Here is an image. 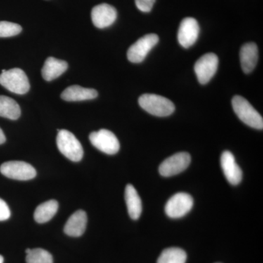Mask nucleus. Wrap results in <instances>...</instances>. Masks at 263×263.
<instances>
[{
	"instance_id": "1",
	"label": "nucleus",
	"mask_w": 263,
	"mask_h": 263,
	"mask_svg": "<svg viewBox=\"0 0 263 263\" xmlns=\"http://www.w3.org/2000/svg\"><path fill=\"white\" fill-rule=\"evenodd\" d=\"M138 103L143 110L156 117H168L174 113V104L169 99L154 94H144L138 99Z\"/></svg>"
},
{
	"instance_id": "2",
	"label": "nucleus",
	"mask_w": 263,
	"mask_h": 263,
	"mask_svg": "<svg viewBox=\"0 0 263 263\" xmlns=\"http://www.w3.org/2000/svg\"><path fill=\"white\" fill-rule=\"evenodd\" d=\"M232 106L241 122L254 129H262V116L249 103L248 100L243 97L236 95L232 100Z\"/></svg>"
},
{
	"instance_id": "3",
	"label": "nucleus",
	"mask_w": 263,
	"mask_h": 263,
	"mask_svg": "<svg viewBox=\"0 0 263 263\" xmlns=\"http://www.w3.org/2000/svg\"><path fill=\"white\" fill-rule=\"evenodd\" d=\"M57 144L62 155L72 162H79L84 156L80 142L72 133L66 129H58Z\"/></svg>"
},
{
	"instance_id": "4",
	"label": "nucleus",
	"mask_w": 263,
	"mask_h": 263,
	"mask_svg": "<svg viewBox=\"0 0 263 263\" xmlns=\"http://www.w3.org/2000/svg\"><path fill=\"white\" fill-rule=\"evenodd\" d=\"M0 84L8 91L18 95L26 94L30 89L28 77L20 68L10 69L2 72Z\"/></svg>"
},
{
	"instance_id": "5",
	"label": "nucleus",
	"mask_w": 263,
	"mask_h": 263,
	"mask_svg": "<svg viewBox=\"0 0 263 263\" xmlns=\"http://www.w3.org/2000/svg\"><path fill=\"white\" fill-rule=\"evenodd\" d=\"M89 141L95 148L109 155H115L120 148L117 136L108 129L93 132L89 135Z\"/></svg>"
},
{
	"instance_id": "6",
	"label": "nucleus",
	"mask_w": 263,
	"mask_h": 263,
	"mask_svg": "<svg viewBox=\"0 0 263 263\" xmlns=\"http://www.w3.org/2000/svg\"><path fill=\"white\" fill-rule=\"evenodd\" d=\"M0 172L9 179L28 181L36 176L35 169L31 164L22 161L5 162L0 167Z\"/></svg>"
},
{
	"instance_id": "7",
	"label": "nucleus",
	"mask_w": 263,
	"mask_h": 263,
	"mask_svg": "<svg viewBox=\"0 0 263 263\" xmlns=\"http://www.w3.org/2000/svg\"><path fill=\"white\" fill-rule=\"evenodd\" d=\"M158 42L159 37L156 34H146L140 38L128 49V60L133 63H141Z\"/></svg>"
},
{
	"instance_id": "8",
	"label": "nucleus",
	"mask_w": 263,
	"mask_h": 263,
	"mask_svg": "<svg viewBox=\"0 0 263 263\" xmlns=\"http://www.w3.org/2000/svg\"><path fill=\"white\" fill-rule=\"evenodd\" d=\"M193 204V197L189 194H175L166 203V214L173 219L182 217L191 211Z\"/></svg>"
},
{
	"instance_id": "9",
	"label": "nucleus",
	"mask_w": 263,
	"mask_h": 263,
	"mask_svg": "<svg viewBox=\"0 0 263 263\" xmlns=\"http://www.w3.org/2000/svg\"><path fill=\"white\" fill-rule=\"evenodd\" d=\"M191 162V156L187 152H179L166 159L161 163L159 172L164 177H171L181 174Z\"/></svg>"
},
{
	"instance_id": "10",
	"label": "nucleus",
	"mask_w": 263,
	"mask_h": 263,
	"mask_svg": "<svg viewBox=\"0 0 263 263\" xmlns=\"http://www.w3.org/2000/svg\"><path fill=\"white\" fill-rule=\"evenodd\" d=\"M219 65V59L215 53H208L200 57L195 65L197 80L201 84H206L215 75Z\"/></svg>"
},
{
	"instance_id": "11",
	"label": "nucleus",
	"mask_w": 263,
	"mask_h": 263,
	"mask_svg": "<svg viewBox=\"0 0 263 263\" xmlns=\"http://www.w3.org/2000/svg\"><path fill=\"white\" fill-rule=\"evenodd\" d=\"M200 33V26L196 19L187 17L183 18L178 31V41L182 47L188 48L196 42Z\"/></svg>"
},
{
	"instance_id": "12",
	"label": "nucleus",
	"mask_w": 263,
	"mask_h": 263,
	"mask_svg": "<svg viewBox=\"0 0 263 263\" xmlns=\"http://www.w3.org/2000/svg\"><path fill=\"white\" fill-rule=\"evenodd\" d=\"M91 20L95 27L99 29L106 28L115 22L117 11L114 7L108 4H100L91 10Z\"/></svg>"
},
{
	"instance_id": "13",
	"label": "nucleus",
	"mask_w": 263,
	"mask_h": 263,
	"mask_svg": "<svg viewBox=\"0 0 263 263\" xmlns=\"http://www.w3.org/2000/svg\"><path fill=\"white\" fill-rule=\"evenodd\" d=\"M221 167L227 180L232 185L238 184L241 181L243 173L236 163L235 157L229 151H224L221 154Z\"/></svg>"
},
{
	"instance_id": "14",
	"label": "nucleus",
	"mask_w": 263,
	"mask_h": 263,
	"mask_svg": "<svg viewBox=\"0 0 263 263\" xmlns=\"http://www.w3.org/2000/svg\"><path fill=\"white\" fill-rule=\"evenodd\" d=\"M240 65L245 73L252 72L258 61V48L254 43H246L240 48Z\"/></svg>"
},
{
	"instance_id": "15",
	"label": "nucleus",
	"mask_w": 263,
	"mask_h": 263,
	"mask_svg": "<svg viewBox=\"0 0 263 263\" xmlns=\"http://www.w3.org/2000/svg\"><path fill=\"white\" fill-rule=\"evenodd\" d=\"M87 224V216L84 211H77L66 222L64 231L71 237H79L84 234Z\"/></svg>"
},
{
	"instance_id": "16",
	"label": "nucleus",
	"mask_w": 263,
	"mask_h": 263,
	"mask_svg": "<svg viewBox=\"0 0 263 263\" xmlns=\"http://www.w3.org/2000/svg\"><path fill=\"white\" fill-rule=\"evenodd\" d=\"M98 91L93 89H87L82 86L74 85L67 87L62 93V100L68 102L84 101L93 100L98 97Z\"/></svg>"
},
{
	"instance_id": "17",
	"label": "nucleus",
	"mask_w": 263,
	"mask_h": 263,
	"mask_svg": "<svg viewBox=\"0 0 263 263\" xmlns=\"http://www.w3.org/2000/svg\"><path fill=\"white\" fill-rule=\"evenodd\" d=\"M68 65L67 62L57 60L53 57H48L45 62L42 69L43 79L47 81L54 80L67 70Z\"/></svg>"
},
{
	"instance_id": "18",
	"label": "nucleus",
	"mask_w": 263,
	"mask_h": 263,
	"mask_svg": "<svg viewBox=\"0 0 263 263\" xmlns=\"http://www.w3.org/2000/svg\"><path fill=\"white\" fill-rule=\"evenodd\" d=\"M125 202L127 204L128 214L131 219H139L142 213V202L138 192L132 184H128L125 188Z\"/></svg>"
},
{
	"instance_id": "19",
	"label": "nucleus",
	"mask_w": 263,
	"mask_h": 263,
	"mask_svg": "<svg viewBox=\"0 0 263 263\" xmlns=\"http://www.w3.org/2000/svg\"><path fill=\"white\" fill-rule=\"evenodd\" d=\"M58 202L54 200H48L38 205L34 214V220L40 224L51 220L58 211Z\"/></svg>"
},
{
	"instance_id": "20",
	"label": "nucleus",
	"mask_w": 263,
	"mask_h": 263,
	"mask_svg": "<svg viewBox=\"0 0 263 263\" xmlns=\"http://www.w3.org/2000/svg\"><path fill=\"white\" fill-rule=\"evenodd\" d=\"M21 116L20 106L13 99L0 96V117L16 120Z\"/></svg>"
},
{
	"instance_id": "21",
	"label": "nucleus",
	"mask_w": 263,
	"mask_h": 263,
	"mask_svg": "<svg viewBox=\"0 0 263 263\" xmlns=\"http://www.w3.org/2000/svg\"><path fill=\"white\" fill-rule=\"evenodd\" d=\"M186 253L183 249L171 247L164 249L157 259V263H185Z\"/></svg>"
},
{
	"instance_id": "22",
	"label": "nucleus",
	"mask_w": 263,
	"mask_h": 263,
	"mask_svg": "<svg viewBox=\"0 0 263 263\" xmlns=\"http://www.w3.org/2000/svg\"><path fill=\"white\" fill-rule=\"evenodd\" d=\"M26 261L27 263H53V257L44 249H34L27 254Z\"/></svg>"
},
{
	"instance_id": "23",
	"label": "nucleus",
	"mask_w": 263,
	"mask_h": 263,
	"mask_svg": "<svg viewBox=\"0 0 263 263\" xmlns=\"http://www.w3.org/2000/svg\"><path fill=\"white\" fill-rule=\"evenodd\" d=\"M22 31L19 24L9 22H0V37H9L17 35Z\"/></svg>"
},
{
	"instance_id": "24",
	"label": "nucleus",
	"mask_w": 263,
	"mask_h": 263,
	"mask_svg": "<svg viewBox=\"0 0 263 263\" xmlns=\"http://www.w3.org/2000/svg\"><path fill=\"white\" fill-rule=\"evenodd\" d=\"M138 10L143 13H148L152 10L156 0H135Z\"/></svg>"
},
{
	"instance_id": "25",
	"label": "nucleus",
	"mask_w": 263,
	"mask_h": 263,
	"mask_svg": "<svg viewBox=\"0 0 263 263\" xmlns=\"http://www.w3.org/2000/svg\"><path fill=\"white\" fill-rule=\"evenodd\" d=\"M10 216V211L8 204L0 198V221L7 220Z\"/></svg>"
},
{
	"instance_id": "26",
	"label": "nucleus",
	"mask_w": 263,
	"mask_h": 263,
	"mask_svg": "<svg viewBox=\"0 0 263 263\" xmlns=\"http://www.w3.org/2000/svg\"><path fill=\"white\" fill-rule=\"evenodd\" d=\"M5 141H6V137H5L4 133L0 128V145L3 144Z\"/></svg>"
},
{
	"instance_id": "27",
	"label": "nucleus",
	"mask_w": 263,
	"mask_h": 263,
	"mask_svg": "<svg viewBox=\"0 0 263 263\" xmlns=\"http://www.w3.org/2000/svg\"><path fill=\"white\" fill-rule=\"evenodd\" d=\"M4 262V258H3V256L0 255V263Z\"/></svg>"
},
{
	"instance_id": "28",
	"label": "nucleus",
	"mask_w": 263,
	"mask_h": 263,
	"mask_svg": "<svg viewBox=\"0 0 263 263\" xmlns=\"http://www.w3.org/2000/svg\"><path fill=\"white\" fill-rule=\"evenodd\" d=\"M31 249H27V250H26V254H28L29 252H30Z\"/></svg>"
}]
</instances>
